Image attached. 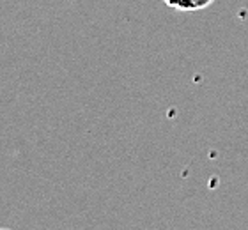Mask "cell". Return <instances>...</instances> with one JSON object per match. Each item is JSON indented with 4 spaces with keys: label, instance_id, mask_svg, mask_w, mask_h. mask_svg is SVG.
Listing matches in <instances>:
<instances>
[{
    "label": "cell",
    "instance_id": "6da1fadb",
    "mask_svg": "<svg viewBox=\"0 0 248 230\" xmlns=\"http://www.w3.org/2000/svg\"><path fill=\"white\" fill-rule=\"evenodd\" d=\"M191 4V9L193 11H201V9H206L209 5L215 2V0H188Z\"/></svg>",
    "mask_w": 248,
    "mask_h": 230
}]
</instances>
